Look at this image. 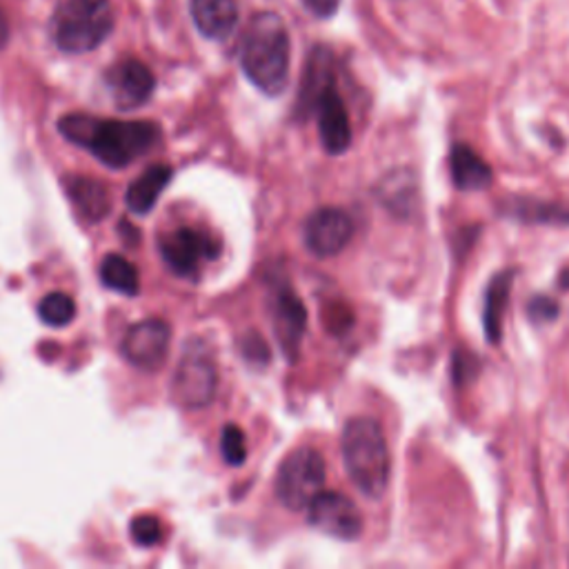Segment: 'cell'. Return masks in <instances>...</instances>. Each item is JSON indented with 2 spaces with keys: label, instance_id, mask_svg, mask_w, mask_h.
<instances>
[{
  "label": "cell",
  "instance_id": "cell-1",
  "mask_svg": "<svg viewBox=\"0 0 569 569\" xmlns=\"http://www.w3.org/2000/svg\"><path fill=\"white\" fill-rule=\"evenodd\" d=\"M61 134L91 152L102 165L123 169L150 154L158 141L161 130L150 121H102L87 113H69L58 121Z\"/></svg>",
  "mask_w": 569,
  "mask_h": 569
},
{
  "label": "cell",
  "instance_id": "cell-2",
  "mask_svg": "<svg viewBox=\"0 0 569 569\" xmlns=\"http://www.w3.org/2000/svg\"><path fill=\"white\" fill-rule=\"evenodd\" d=\"M241 67L248 80L267 96L287 89L292 39L281 14L259 12L252 17L241 43Z\"/></svg>",
  "mask_w": 569,
  "mask_h": 569
},
{
  "label": "cell",
  "instance_id": "cell-3",
  "mask_svg": "<svg viewBox=\"0 0 569 569\" xmlns=\"http://www.w3.org/2000/svg\"><path fill=\"white\" fill-rule=\"evenodd\" d=\"M343 461L361 494L372 501L385 494L392 474V459L383 427L374 418L359 416L348 420L343 429Z\"/></svg>",
  "mask_w": 569,
  "mask_h": 569
},
{
  "label": "cell",
  "instance_id": "cell-4",
  "mask_svg": "<svg viewBox=\"0 0 569 569\" xmlns=\"http://www.w3.org/2000/svg\"><path fill=\"white\" fill-rule=\"evenodd\" d=\"M113 10L109 0H65L52 21V36L67 54H87L111 34Z\"/></svg>",
  "mask_w": 569,
  "mask_h": 569
},
{
  "label": "cell",
  "instance_id": "cell-5",
  "mask_svg": "<svg viewBox=\"0 0 569 569\" xmlns=\"http://www.w3.org/2000/svg\"><path fill=\"white\" fill-rule=\"evenodd\" d=\"M322 485L325 461L311 447L292 451L276 474V496L292 512L307 510V505L322 492Z\"/></svg>",
  "mask_w": 569,
  "mask_h": 569
},
{
  "label": "cell",
  "instance_id": "cell-6",
  "mask_svg": "<svg viewBox=\"0 0 569 569\" xmlns=\"http://www.w3.org/2000/svg\"><path fill=\"white\" fill-rule=\"evenodd\" d=\"M216 385L218 374L214 359L196 346L187 350L172 381L174 401L185 409H203L214 401Z\"/></svg>",
  "mask_w": 569,
  "mask_h": 569
},
{
  "label": "cell",
  "instance_id": "cell-7",
  "mask_svg": "<svg viewBox=\"0 0 569 569\" xmlns=\"http://www.w3.org/2000/svg\"><path fill=\"white\" fill-rule=\"evenodd\" d=\"M307 521L318 532L338 540H357L363 534V518L357 503L340 492H320L307 505Z\"/></svg>",
  "mask_w": 569,
  "mask_h": 569
},
{
  "label": "cell",
  "instance_id": "cell-8",
  "mask_svg": "<svg viewBox=\"0 0 569 569\" xmlns=\"http://www.w3.org/2000/svg\"><path fill=\"white\" fill-rule=\"evenodd\" d=\"M354 225L346 209L322 207L316 209L303 227L305 248L318 259H331L343 252L352 241Z\"/></svg>",
  "mask_w": 569,
  "mask_h": 569
},
{
  "label": "cell",
  "instance_id": "cell-9",
  "mask_svg": "<svg viewBox=\"0 0 569 569\" xmlns=\"http://www.w3.org/2000/svg\"><path fill=\"white\" fill-rule=\"evenodd\" d=\"M161 256L165 265L178 276H194L203 261H211L218 256V243L192 227H180V230L167 232L158 241Z\"/></svg>",
  "mask_w": 569,
  "mask_h": 569
},
{
  "label": "cell",
  "instance_id": "cell-10",
  "mask_svg": "<svg viewBox=\"0 0 569 569\" xmlns=\"http://www.w3.org/2000/svg\"><path fill=\"white\" fill-rule=\"evenodd\" d=\"M172 343V329L165 320L152 318L132 325L123 338L125 359L145 372H156L165 365Z\"/></svg>",
  "mask_w": 569,
  "mask_h": 569
},
{
  "label": "cell",
  "instance_id": "cell-11",
  "mask_svg": "<svg viewBox=\"0 0 569 569\" xmlns=\"http://www.w3.org/2000/svg\"><path fill=\"white\" fill-rule=\"evenodd\" d=\"M107 85L121 109H136L152 98L156 78L145 63L125 58L109 69Z\"/></svg>",
  "mask_w": 569,
  "mask_h": 569
},
{
  "label": "cell",
  "instance_id": "cell-12",
  "mask_svg": "<svg viewBox=\"0 0 569 569\" xmlns=\"http://www.w3.org/2000/svg\"><path fill=\"white\" fill-rule=\"evenodd\" d=\"M314 111L318 113V134L325 152L331 156L346 154L352 145V125L343 98L338 96L333 87H329L318 98Z\"/></svg>",
  "mask_w": 569,
  "mask_h": 569
},
{
  "label": "cell",
  "instance_id": "cell-13",
  "mask_svg": "<svg viewBox=\"0 0 569 569\" xmlns=\"http://www.w3.org/2000/svg\"><path fill=\"white\" fill-rule=\"evenodd\" d=\"M189 12L196 30L209 41L230 39L241 19L237 0H192Z\"/></svg>",
  "mask_w": 569,
  "mask_h": 569
},
{
  "label": "cell",
  "instance_id": "cell-14",
  "mask_svg": "<svg viewBox=\"0 0 569 569\" xmlns=\"http://www.w3.org/2000/svg\"><path fill=\"white\" fill-rule=\"evenodd\" d=\"M274 329L278 333V343L287 359H296L307 329V309L292 289H281L276 296Z\"/></svg>",
  "mask_w": 569,
  "mask_h": 569
},
{
  "label": "cell",
  "instance_id": "cell-15",
  "mask_svg": "<svg viewBox=\"0 0 569 569\" xmlns=\"http://www.w3.org/2000/svg\"><path fill=\"white\" fill-rule=\"evenodd\" d=\"M451 180L461 192H483L492 185V167L468 145H457L449 156Z\"/></svg>",
  "mask_w": 569,
  "mask_h": 569
},
{
  "label": "cell",
  "instance_id": "cell-16",
  "mask_svg": "<svg viewBox=\"0 0 569 569\" xmlns=\"http://www.w3.org/2000/svg\"><path fill=\"white\" fill-rule=\"evenodd\" d=\"M333 87V69H331V52L322 45L314 47L307 56L303 83H300V100L298 107L314 111L318 98Z\"/></svg>",
  "mask_w": 569,
  "mask_h": 569
},
{
  "label": "cell",
  "instance_id": "cell-17",
  "mask_svg": "<svg viewBox=\"0 0 569 569\" xmlns=\"http://www.w3.org/2000/svg\"><path fill=\"white\" fill-rule=\"evenodd\" d=\"M418 187L416 176L407 169H396L387 174L379 185V200L394 214V216H412L418 203Z\"/></svg>",
  "mask_w": 569,
  "mask_h": 569
},
{
  "label": "cell",
  "instance_id": "cell-18",
  "mask_svg": "<svg viewBox=\"0 0 569 569\" xmlns=\"http://www.w3.org/2000/svg\"><path fill=\"white\" fill-rule=\"evenodd\" d=\"M69 198H72L76 211L89 222L102 220L111 209L109 189L100 180H94V178H85V176L72 178Z\"/></svg>",
  "mask_w": 569,
  "mask_h": 569
},
{
  "label": "cell",
  "instance_id": "cell-19",
  "mask_svg": "<svg viewBox=\"0 0 569 569\" xmlns=\"http://www.w3.org/2000/svg\"><path fill=\"white\" fill-rule=\"evenodd\" d=\"M514 272H501L492 278L488 292H485V307H483V329L492 346L501 343L503 333V314L507 307L510 289H512Z\"/></svg>",
  "mask_w": 569,
  "mask_h": 569
},
{
  "label": "cell",
  "instance_id": "cell-20",
  "mask_svg": "<svg viewBox=\"0 0 569 569\" xmlns=\"http://www.w3.org/2000/svg\"><path fill=\"white\" fill-rule=\"evenodd\" d=\"M172 167L167 165H154L150 169H145L128 189L125 194V200H128V207L134 211V214H147L158 196L163 194V189L169 185L172 180Z\"/></svg>",
  "mask_w": 569,
  "mask_h": 569
},
{
  "label": "cell",
  "instance_id": "cell-21",
  "mask_svg": "<svg viewBox=\"0 0 569 569\" xmlns=\"http://www.w3.org/2000/svg\"><path fill=\"white\" fill-rule=\"evenodd\" d=\"M100 281L105 283V287L125 296H136L141 289L136 267L125 256H119V254L105 256L100 265Z\"/></svg>",
  "mask_w": 569,
  "mask_h": 569
},
{
  "label": "cell",
  "instance_id": "cell-22",
  "mask_svg": "<svg viewBox=\"0 0 569 569\" xmlns=\"http://www.w3.org/2000/svg\"><path fill=\"white\" fill-rule=\"evenodd\" d=\"M39 316L50 327H65L76 316V303L63 292L47 294L39 305Z\"/></svg>",
  "mask_w": 569,
  "mask_h": 569
},
{
  "label": "cell",
  "instance_id": "cell-23",
  "mask_svg": "<svg viewBox=\"0 0 569 569\" xmlns=\"http://www.w3.org/2000/svg\"><path fill=\"white\" fill-rule=\"evenodd\" d=\"M220 449L225 461L239 468L245 463L248 459V442H245V434L239 425H225L222 436H220Z\"/></svg>",
  "mask_w": 569,
  "mask_h": 569
},
{
  "label": "cell",
  "instance_id": "cell-24",
  "mask_svg": "<svg viewBox=\"0 0 569 569\" xmlns=\"http://www.w3.org/2000/svg\"><path fill=\"white\" fill-rule=\"evenodd\" d=\"M132 538L136 545L141 547H154L158 540H161V523L158 518L145 514V516H139L132 521Z\"/></svg>",
  "mask_w": 569,
  "mask_h": 569
},
{
  "label": "cell",
  "instance_id": "cell-25",
  "mask_svg": "<svg viewBox=\"0 0 569 569\" xmlns=\"http://www.w3.org/2000/svg\"><path fill=\"white\" fill-rule=\"evenodd\" d=\"M516 214H521V218H534V220H540V222H569V209H562L558 205H543V203L525 205V203H521Z\"/></svg>",
  "mask_w": 569,
  "mask_h": 569
},
{
  "label": "cell",
  "instance_id": "cell-26",
  "mask_svg": "<svg viewBox=\"0 0 569 569\" xmlns=\"http://www.w3.org/2000/svg\"><path fill=\"white\" fill-rule=\"evenodd\" d=\"M479 374V359L470 352L459 350L451 359V381L457 385L470 383Z\"/></svg>",
  "mask_w": 569,
  "mask_h": 569
},
{
  "label": "cell",
  "instance_id": "cell-27",
  "mask_svg": "<svg viewBox=\"0 0 569 569\" xmlns=\"http://www.w3.org/2000/svg\"><path fill=\"white\" fill-rule=\"evenodd\" d=\"M243 354L252 363H267L270 361V348H267L265 340L256 333H252L243 340Z\"/></svg>",
  "mask_w": 569,
  "mask_h": 569
},
{
  "label": "cell",
  "instance_id": "cell-28",
  "mask_svg": "<svg viewBox=\"0 0 569 569\" xmlns=\"http://www.w3.org/2000/svg\"><path fill=\"white\" fill-rule=\"evenodd\" d=\"M529 316L532 320H543V322H551L558 316V305L551 298L545 296H536L529 303Z\"/></svg>",
  "mask_w": 569,
  "mask_h": 569
},
{
  "label": "cell",
  "instance_id": "cell-29",
  "mask_svg": "<svg viewBox=\"0 0 569 569\" xmlns=\"http://www.w3.org/2000/svg\"><path fill=\"white\" fill-rule=\"evenodd\" d=\"M300 3L305 6V10L316 17V19H331L338 8H340V0H300Z\"/></svg>",
  "mask_w": 569,
  "mask_h": 569
},
{
  "label": "cell",
  "instance_id": "cell-30",
  "mask_svg": "<svg viewBox=\"0 0 569 569\" xmlns=\"http://www.w3.org/2000/svg\"><path fill=\"white\" fill-rule=\"evenodd\" d=\"M8 41H10V23H8L3 10H0V50L8 45Z\"/></svg>",
  "mask_w": 569,
  "mask_h": 569
},
{
  "label": "cell",
  "instance_id": "cell-31",
  "mask_svg": "<svg viewBox=\"0 0 569 569\" xmlns=\"http://www.w3.org/2000/svg\"><path fill=\"white\" fill-rule=\"evenodd\" d=\"M558 281H560V287H562V289H569V270H565Z\"/></svg>",
  "mask_w": 569,
  "mask_h": 569
}]
</instances>
